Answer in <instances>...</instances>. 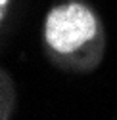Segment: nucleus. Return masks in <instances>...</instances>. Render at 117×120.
<instances>
[{"instance_id":"obj_1","label":"nucleus","mask_w":117,"mask_h":120,"mask_svg":"<svg viewBox=\"0 0 117 120\" xmlns=\"http://www.w3.org/2000/svg\"><path fill=\"white\" fill-rule=\"evenodd\" d=\"M44 40L54 55L75 65H92L102 50V29L92 13L77 2L56 6L44 23Z\"/></svg>"},{"instance_id":"obj_2","label":"nucleus","mask_w":117,"mask_h":120,"mask_svg":"<svg viewBox=\"0 0 117 120\" xmlns=\"http://www.w3.org/2000/svg\"><path fill=\"white\" fill-rule=\"evenodd\" d=\"M6 4H8V0H0V8H2V15H4V10H6Z\"/></svg>"}]
</instances>
